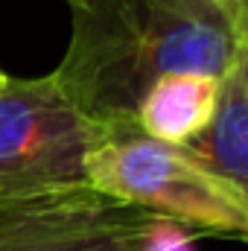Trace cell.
<instances>
[{
    "mask_svg": "<svg viewBox=\"0 0 248 251\" xmlns=\"http://www.w3.org/2000/svg\"><path fill=\"white\" fill-rule=\"evenodd\" d=\"M181 149L216 178L248 193V53L237 56L228 73L219 76L210 120Z\"/></svg>",
    "mask_w": 248,
    "mask_h": 251,
    "instance_id": "cell-5",
    "label": "cell"
},
{
    "mask_svg": "<svg viewBox=\"0 0 248 251\" xmlns=\"http://www.w3.org/2000/svg\"><path fill=\"white\" fill-rule=\"evenodd\" d=\"M85 184L117 201L173 219L193 234H248V193L207 173L187 149L146 137L140 128L111 131L85 158Z\"/></svg>",
    "mask_w": 248,
    "mask_h": 251,
    "instance_id": "cell-2",
    "label": "cell"
},
{
    "mask_svg": "<svg viewBox=\"0 0 248 251\" xmlns=\"http://www.w3.org/2000/svg\"><path fill=\"white\" fill-rule=\"evenodd\" d=\"M111 134L85 117L56 85L6 79L0 91V199L85 184V158Z\"/></svg>",
    "mask_w": 248,
    "mask_h": 251,
    "instance_id": "cell-3",
    "label": "cell"
},
{
    "mask_svg": "<svg viewBox=\"0 0 248 251\" xmlns=\"http://www.w3.org/2000/svg\"><path fill=\"white\" fill-rule=\"evenodd\" d=\"M234 18H240L243 24H248V0H219Z\"/></svg>",
    "mask_w": 248,
    "mask_h": 251,
    "instance_id": "cell-8",
    "label": "cell"
},
{
    "mask_svg": "<svg viewBox=\"0 0 248 251\" xmlns=\"http://www.w3.org/2000/svg\"><path fill=\"white\" fill-rule=\"evenodd\" d=\"M219 97V79L196 70H175L158 76L140 105L137 128L170 146H187L210 120Z\"/></svg>",
    "mask_w": 248,
    "mask_h": 251,
    "instance_id": "cell-6",
    "label": "cell"
},
{
    "mask_svg": "<svg viewBox=\"0 0 248 251\" xmlns=\"http://www.w3.org/2000/svg\"><path fill=\"white\" fill-rule=\"evenodd\" d=\"M155 213L88 184L0 199V251H143Z\"/></svg>",
    "mask_w": 248,
    "mask_h": 251,
    "instance_id": "cell-4",
    "label": "cell"
},
{
    "mask_svg": "<svg viewBox=\"0 0 248 251\" xmlns=\"http://www.w3.org/2000/svg\"><path fill=\"white\" fill-rule=\"evenodd\" d=\"M6 79H9V76H6V73H3V70H0V91H3V88H6Z\"/></svg>",
    "mask_w": 248,
    "mask_h": 251,
    "instance_id": "cell-9",
    "label": "cell"
},
{
    "mask_svg": "<svg viewBox=\"0 0 248 251\" xmlns=\"http://www.w3.org/2000/svg\"><path fill=\"white\" fill-rule=\"evenodd\" d=\"M193 237L196 234L190 228H184L181 222L158 216V222L149 231V240H146L143 251H196L193 249Z\"/></svg>",
    "mask_w": 248,
    "mask_h": 251,
    "instance_id": "cell-7",
    "label": "cell"
},
{
    "mask_svg": "<svg viewBox=\"0 0 248 251\" xmlns=\"http://www.w3.org/2000/svg\"><path fill=\"white\" fill-rule=\"evenodd\" d=\"M67 3H70V0H67Z\"/></svg>",
    "mask_w": 248,
    "mask_h": 251,
    "instance_id": "cell-10",
    "label": "cell"
},
{
    "mask_svg": "<svg viewBox=\"0 0 248 251\" xmlns=\"http://www.w3.org/2000/svg\"><path fill=\"white\" fill-rule=\"evenodd\" d=\"M70 18L53 79L111 131L137 128V105L158 76L196 70L219 79L248 53V24L219 0H70Z\"/></svg>",
    "mask_w": 248,
    "mask_h": 251,
    "instance_id": "cell-1",
    "label": "cell"
}]
</instances>
